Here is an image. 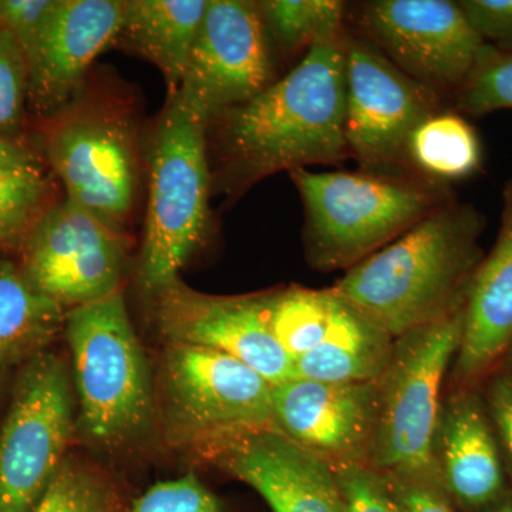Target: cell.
Returning a JSON list of instances; mask_svg holds the SVG:
<instances>
[{
  "instance_id": "cell-26",
  "label": "cell",
  "mask_w": 512,
  "mask_h": 512,
  "mask_svg": "<svg viewBox=\"0 0 512 512\" xmlns=\"http://www.w3.org/2000/svg\"><path fill=\"white\" fill-rule=\"evenodd\" d=\"M258 6L266 36L286 53L339 36L345 10L333 0H268Z\"/></svg>"
},
{
  "instance_id": "cell-38",
  "label": "cell",
  "mask_w": 512,
  "mask_h": 512,
  "mask_svg": "<svg viewBox=\"0 0 512 512\" xmlns=\"http://www.w3.org/2000/svg\"><path fill=\"white\" fill-rule=\"evenodd\" d=\"M3 387H5V375H3V369H0V397H2Z\"/></svg>"
},
{
  "instance_id": "cell-16",
  "label": "cell",
  "mask_w": 512,
  "mask_h": 512,
  "mask_svg": "<svg viewBox=\"0 0 512 512\" xmlns=\"http://www.w3.org/2000/svg\"><path fill=\"white\" fill-rule=\"evenodd\" d=\"M120 0H56L28 62V109L50 119L86 89L97 56L116 42Z\"/></svg>"
},
{
  "instance_id": "cell-29",
  "label": "cell",
  "mask_w": 512,
  "mask_h": 512,
  "mask_svg": "<svg viewBox=\"0 0 512 512\" xmlns=\"http://www.w3.org/2000/svg\"><path fill=\"white\" fill-rule=\"evenodd\" d=\"M457 104L473 116L512 109V53L495 49L458 89Z\"/></svg>"
},
{
  "instance_id": "cell-27",
  "label": "cell",
  "mask_w": 512,
  "mask_h": 512,
  "mask_svg": "<svg viewBox=\"0 0 512 512\" xmlns=\"http://www.w3.org/2000/svg\"><path fill=\"white\" fill-rule=\"evenodd\" d=\"M53 204L42 170L0 171V252L22 251Z\"/></svg>"
},
{
  "instance_id": "cell-39",
  "label": "cell",
  "mask_w": 512,
  "mask_h": 512,
  "mask_svg": "<svg viewBox=\"0 0 512 512\" xmlns=\"http://www.w3.org/2000/svg\"><path fill=\"white\" fill-rule=\"evenodd\" d=\"M507 360H508V362L512 363V343H511L510 348H508V357H507Z\"/></svg>"
},
{
  "instance_id": "cell-2",
  "label": "cell",
  "mask_w": 512,
  "mask_h": 512,
  "mask_svg": "<svg viewBox=\"0 0 512 512\" xmlns=\"http://www.w3.org/2000/svg\"><path fill=\"white\" fill-rule=\"evenodd\" d=\"M345 60L340 35L319 40L284 79L218 117L221 157L234 183L348 154Z\"/></svg>"
},
{
  "instance_id": "cell-7",
  "label": "cell",
  "mask_w": 512,
  "mask_h": 512,
  "mask_svg": "<svg viewBox=\"0 0 512 512\" xmlns=\"http://www.w3.org/2000/svg\"><path fill=\"white\" fill-rule=\"evenodd\" d=\"M306 212V247L319 269L355 266L423 220L439 201L412 181L372 174L291 171Z\"/></svg>"
},
{
  "instance_id": "cell-34",
  "label": "cell",
  "mask_w": 512,
  "mask_h": 512,
  "mask_svg": "<svg viewBox=\"0 0 512 512\" xmlns=\"http://www.w3.org/2000/svg\"><path fill=\"white\" fill-rule=\"evenodd\" d=\"M384 477V476H383ZM404 512H454L443 488L384 477Z\"/></svg>"
},
{
  "instance_id": "cell-5",
  "label": "cell",
  "mask_w": 512,
  "mask_h": 512,
  "mask_svg": "<svg viewBox=\"0 0 512 512\" xmlns=\"http://www.w3.org/2000/svg\"><path fill=\"white\" fill-rule=\"evenodd\" d=\"M463 329L464 308L394 339L379 379V423L369 463L382 476L443 488L434 453L441 387Z\"/></svg>"
},
{
  "instance_id": "cell-13",
  "label": "cell",
  "mask_w": 512,
  "mask_h": 512,
  "mask_svg": "<svg viewBox=\"0 0 512 512\" xmlns=\"http://www.w3.org/2000/svg\"><path fill=\"white\" fill-rule=\"evenodd\" d=\"M274 64L258 3L208 0L180 90L210 124L271 86Z\"/></svg>"
},
{
  "instance_id": "cell-3",
  "label": "cell",
  "mask_w": 512,
  "mask_h": 512,
  "mask_svg": "<svg viewBox=\"0 0 512 512\" xmlns=\"http://www.w3.org/2000/svg\"><path fill=\"white\" fill-rule=\"evenodd\" d=\"M76 396L74 440L104 457L144 446L157 429V387L121 291L67 311Z\"/></svg>"
},
{
  "instance_id": "cell-11",
  "label": "cell",
  "mask_w": 512,
  "mask_h": 512,
  "mask_svg": "<svg viewBox=\"0 0 512 512\" xmlns=\"http://www.w3.org/2000/svg\"><path fill=\"white\" fill-rule=\"evenodd\" d=\"M362 20L373 45L430 90L458 92L495 50L458 2L377 0L365 6Z\"/></svg>"
},
{
  "instance_id": "cell-28",
  "label": "cell",
  "mask_w": 512,
  "mask_h": 512,
  "mask_svg": "<svg viewBox=\"0 0 512 512\" xmlns=\"http://www.w3.org/2000/svg\"><path fill=\"white\" fill-rule=\"evenodd\" d=\"M28 109V62L12 33L0 26V137L22 143Z\"/></svg>"
},
{
  "instance_id": "cell-24",
  "label": "cell",
  "mask_w": 512,
  "mask_h": 512,
  "mask_svg": "<svg viewBox=\"0 0 512 512\" xmlns=\"http://www.w3.org/2000/svg\"><path fill=\"white\" fill-rule=\"evenodd\" d=\"M126 487L101 464L67 456L32 512H128Z\"/></svg>"
},
{
  "instance_id": "cell-18",
  "label": "cell",
  "mask_w": 512,
  "mask_h": 512,
  "mask_svg": "<svg viewBox=\"0 0 512 512\" xmlns=\"http://www.w3.org/2000/svg\"><path fill=\"white\" fill-rule=\"evenodd\" d=\"M495 440L476 394L454 393L443 403L434 453L444 491L461 507L478 510L503 495V463Z\"/></svg>"
},
{
  "instance_id": "cell-14",
  "label": "cell",
  "mask_w": 512,
  "mask_h": 512,
  "mask_svg": "<svg viewBox=\"0 0 512 512\" xmlns=\"http://www.w3.org/2000/svg\"><path fill=\"white\" fill-rule=\"evenodd\" d=\"M346 140L365 167L407 156L413 131L436 114L433 90L400 70L373 43H345Z\"/></svg>"
},
{
  "instance_id": "cell-22",
  "label": "cell",
  "mask_w": 512,
  "mask_h": 512,
  "mask_svg": "<svg viewBox=\"0 0 512 512\" xmlns=\"http://www.w3.org/2000/svg\"><path fill=\"white\" fill-rule=\"evenodd\" d=\"M66 309L30 284L20 266L0 259V369L25 366L64 332Z\"/></svg>"
},
{
  "instance_id": "cell-6",
  "label": "cell",
  "mask_w": 512,
  "mask_h": 512,
  "mask_svg": "<svg viewBox=\"0 0 512 512\" xmlns=\"http://www.w3.org/2000/svg\"><path fill=\"white\" fill-rule=\"evenodd\" d=\"M274 386L215 350L165 346L157 427L168 447L200 451L255 431L275 430Z\"/></svg>"
},
{
  "instance_id": "cell-4",
  "label": "cell",
  "mask_w": 512,
  "mask_h": 512,
  "mask_svg": "<svg viewBox=\"0 0 512 512\" xmlns=\"http://www.w3.org/2000/svg\"><path fill=\"white\" fill-rule=\"evenodd\" d=\"M210 121L183 93L168 97L150 141V195L138 282L150 299L180 272L204 241L211 174Z\"/></svg>"
},
{
  "instance_id": "cell-8",
  "label": "cell",
  "mask_w": 512,
  "mask_h": 512,
  "mask_svg": "<svg viewBox=\"0 0 512 512\" xmlns=\"http://www.w3.org/2000/svg\"><path fill=\"white\" fill-rule=\"evenodd\" d=\"M43 153L66 188V197L126 234L136 204L140 163L130 114L83 93L50 117Z\"/></svg>"
},
{
  "instance_id": "cell-36",
  "label": "cell",
  "mask_w": 512,
  "mask_h": 512,
  "mask_svg": "<svg viewBox=\"0 0 512 512\" xmlns=\"http://www.w3.org/2000/svg\"><path fill=\"white\" fill-rule=\"evenodd\" d=\"M18 170H42V160L25 144L0 137V171Z\"/></svg>"
},
{
  "instance_id": "cell-33",
  "label": "cell",
  "mask_w": 512,
  "mask_h": 512,
  "mask_svg": "<svg viewBox=\"0 0 512 512\" xmlns=\"http://www.w3.org/2000/svg\"><path fill=\"white\" fill-rule=\"evenodd\" d=\"M458 5L488 45L512 49V0H461Z\"/></svg>"
},
{
  "instance_id": "cell-10",
  "label": "cell",
  "mask_w": 512,
  "mask_h": 512,
  "mask_svg": "<svg viewBox=\"0 0 512 512\" xmlns=\"http://www.w3.org/2000/svg\"><path fill=\"white\" fill-rule=\"evenodd\" d=\"M20 252L30 284L66 311L121 291L126 234L67 197L46 211Z\"/></svg>"
},
{
  "instance_id": "cell-32",
  "label": "cell",
  "mask_w": 512,
  "mask_h": 512,
  "mask_svg": "<svg viewBox=\"0 0 512 512\" xmlns=\"http://www.w3.org/2000/svg\"><path fill=\"white\" fill-rule=\"evenodd\" d=\"M55 5L56 0H0V26L12 33L26 59Z\"/></svg>"
},
{
  "instance_id": "cell-35",
  "label": "cell",
  "mask_w": 512,
  "mask_h": 512,
  "mask_svg": "<svg viewBox=\"0 0 512 512\" xmlns=\"http://www.w3.org/2000/svg\"><path fill=\"white\" fill-rule=\"evenodd\" d=\"M490 412L501 443L512 463V382L501 379L490 392Z\"/></svg>"
},
{
  "instance_id": "cell-23",
  "label": "cell",
  "mask_w": 512,
  "mask_h": 512,
  "mask_svg": "<svg viewBox=\"0 0 512 512\" xmlns=\"http://www.w3.org/2000/svg\"><path fill=\"white\" fill-rule=\"evenodd\" d=\"M407 157L431 177L458 180L480 167V141L474 128L456 114H433L413 131Z\"/></svg>"
},
{
  "instance_id": "cell-40",
  "label": "cell",
  "mask_w": 512,
  "mask_h": 512,
  "mask_svg": "<svg viewBox=\"0 0 512 512\" xmlns=\"http://www.w3.org/2000/svg\"><path fill=\"white\" fill-rule=\"evenodd\" d=\"M510 380H511V382H512V377H511V379H510Z\"/></svg>"
},
{
  "instance_id": "cell-17",
  "label": "cell",
  "mask_w": 512,
  "mask_h": 512,
  "mask_svg": "<svg viewBox=\"0 0 512 512\" xmlns=\"http://www.w3.org/2000/svg\"><path fill=\"white\" fill-rule=\"evenodd\" d=\"M205 454L254 488L274 512H346L333 467L279 431L245 434Z\"/></svg>"
},
{
  "instance_id": "cell-21",
  "label": "cell",
  "mask_w": 512,
  "mask_h": 512,
  "mask_svg": "<svg viewBox=\"0 0 512 512\" xmlns=\"http://www.w3.org/2000/svg\"><path fill=\"white\" fill-rule=\"evenodd\" d=\"M393 343L392 336L338 298L325 338L293 362L295 377L329 383L377 382L389 365Z\"/></svg>"
},
{
  "instance_id": "cell-30",
  "label": "cell",
  "mask_w": 512,
  "mask_h": 512,
  "mask_svg": "<svg viewBox=\"0 0 512 512\" xmlns=\"http://www.w3.org/2000/svg\"><path fill=\"white\" fill-rule=\"evenodd\" d=\"M128 512H224V508L200 478L187 474L154 484L131 503Z\"/></svg>"
},
{
  "instance_id": "cell-12",
  "label": "cell",
  "mask_w": 512,
  "mask_h": 512,
  "mask_svg": "<svg viewBox=\"0 0 512 512\" xmlns=\"http://www.w3.org/2000/svg\"><path fill=\"white\" fill-rule=\"evenodd\" d=\"M271 298L272 293L207 295L178 278L148 301L167 345L224 353L276 386L295 379V370L272 332Z\"/></svg>"
},
{
  "instance_id": "cell-25",
  "label": "cell",
  "mask_w": 512,
  "mask_h": 512,
  "mask_svg": "<svg viewBox=\"0 0 512 512\" xmlns=\"http://www.w3.org/2000/svg\"><path fill=\"white\" fill-rule=\"evenodd\" d=\"M338 298L332 291L292 288L272 293L271 329L292 362L325 338Z\"/></svg>"
},
{
  "instance_id": "cell-9",
  "label": "cell",
  "mask_w": 512,
  "mask_h": 512,
  "mask_svg": "<svg viewBox=\"0 0 512 512\" xmlns=\"http://www.w3.org/2000/svg\"><path fill=\"white\" fill-rule=\"evenodd\" d=\"M76 436L72 370L43 353L20 367L0 427V512H32Z\"/></svg>"
},
{
  "instance_id": "cell-1",
  "label": "cell",
  "mask_w": 512,
  "mask_h": 512,
  "mask_svg": "<svg viewBox=\"0 0 512 512\" xmlns=\"http://www.w3.org/2000/svg\"><path fill=\"white\" fill-rule=\"evenodd\" d=\"M483 225L470 205L440 204L330 291L393 339L446 319L466 305Z\"/></svg>"
},
{
  "instance_id": "cell-37",
  "label": "cell",
  "mask_w": 512,
  "mask_h": 512,
  "mask_svg": "<svg viewBox=\"0 0 512 512\" xmlns=\"http://www.w3.org/2000/svg\"><path fill=\"white\" fill-rule=\"evenodd\" d=\"M491 512H512V500L504 501L503 504L498 505Z\"/></svg>"
},
{
  "instance_id": "cell-15",
  "label": "cell",
  "mask_w": 512,
  "mask_h": 512,
  "mask_svg": "<svg viewBox=\"0 0 512 512\" xmlns=\"http://www.w3.org/2000/svg\"><path fill=\"white\" fill-rule=\"evenodd\" d=\"M274 426L330 466H369L379 423L377 382L295 379L274 386Z\"/></svg>"
},
{
  "instance_id": "cell-31",
  "label": "cell",
  "mask_w": 512,
  "mask_h": 512,
  "mask_svg": "<svg viewBox=\"0 0 512 512\" xmlns=\"http://www.w3.org/2000/svg\"><path fill=\"white\" fill-rule=\"evenodd\" d=\"M345 497L346 512H404L382 474L365 464L332 466Z\"/></svg>"
},
{
  "instance_id": "cell-19",
  "label": "cell",
  "mask_w": 512,
  "mask_h": 512,
  "mask_svg": "<svg viewBox=\"0 0 512 512\" xmlns=\"http://www.w3.org/2000/svg\"><path fill=\"white\" fill-rule=\"evenodd\" d=\"M512 343V178L505 185L500 234L468 289L454 376L466 383L484 373Z\"/></svg>"
},
{
  "instance_id": "cell-20",
  "label": "cell",
  "mask_w": 512,
  "mask_h": 512,
  "mask_svg": "<svg viewBox=\"0 0 512 512\" xmlns=\"http://www.w3.org/2000/svg\"><path fill=\"white\" fill-rule=\"evenodd\" d=\"M208 0H126L116 42L160 70L174 96L183 84Z\"/></svg>"
}]
</instances>
